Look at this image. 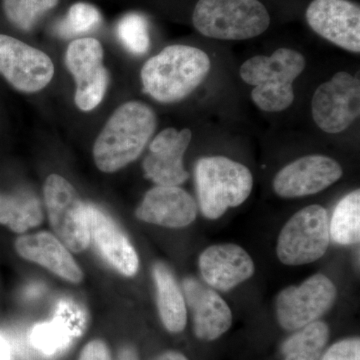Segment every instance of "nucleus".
<instances>
[{"label":"nucleus","mask_w":360,"mask_h":360,"mask_svg":"<svg viewBox=\"0 0 360 360\" xmlns=\"http://www.w3.org/2000/svg\"><path fill=\"white\" fill-rule=\"evenodd\" d=\"M117 35L127 51L136 56L146 53L149 49L148 23L142 14L129 13L117 25Z\"/></svg>","instance_id":"bb28decb"},{"label":"nucleus","mask_w":360,"mask_h":360,"mask_svg":"<svg viewBox=\"0 0 360 360\" xmlns=\"http://www.w3.org/2000/svg\"><path fill=\"white\" fill-rule=\"evenodd\" d=\"M44 198L54 231L70 250H84L89 245L85 205L70 182L58 174L47 177Z\"/></svg>","instance_id":"1a4fd4ad"},{"label":"nucleus","mask_w":360,"mask_h":360,"mask_svg":"<svg viewBox=\"0 0 360 360\" xmlns=\"http://www.w3.org/2000/svg\"><path fill=\"white\" fill-rule=\"evenodd\" d=\"M42 286L39 285V284H33V285L30 286L27 288V290L25 291V295L27 297H37V296H39L42 293Z\"/></svg>","instance_id":"72a5a7b5"},{"label":"nucleus","mask_w":360,"mask_h":360,"mask_svg":"<svg viewBox=\"0 0 360 360\" xmlns=\"http://www.w3.org/2000/svg\"><path fill=\"white\" fill-rule=\"evenodd\" d=\"M118 360H139V357H137L134 349L127 347L123 348L122 352H120Z\"/></svg>","instance_id":"473e14b6"},{"label":"nucleus","mask_w":360,"mask_h":360,"mask_svg":"<svg viewBox=\"0 0 360 360\" xmlns=\"http://www.w3.org/2000/svg\"><path fill=\"white\" fill-rule=\"evenodd\" d=\"M336 296L335 283L324 274H314L300 285L290 286L279 292L276 304L277 321L286 330L302 329L326 314Z\"/></svg>","instance_id":"0eeeda50"},{"label":"nucleus","mask_w":360,"mask_h":360,"mask_svg":"<svg viewBox=\"0 0 360 360\" xmlns=\"http://www.w3.org/2000/svg\"><path fill=\"white\" fill-rule=\"evenodd\" d=\"M193 22L210 39L246 40L266 32L270 16L259 0H198Z\"/></svg>","instance_id":"39448f33"},{"label":"nucleus","mask_w":360,"mask_h":360,"mask_svg":"<svg viewBox=\"0 0 360 360\" xmlns=\"http://www.w3.org/2000/svg\"><path fill=\"white\" fill-rule=\"evenodd\" d=\"M307 61L300 52L279 49L271 56H253L241 65L240 77L252 85L251 99L260 110L281 112L295 101L292 84L304 70Z\"/></svg>","instance_id":"7ed1b4c3"},{"label":"nucleus","mask_w":360,"mask_h":360,"mask_svg":"<svg viewBox=\"0 0 360 360\" xmlns=\"http://www.w3.org/2000/svg\"><path fill=\"white\" fill-rule=\"evenodd\" d=\"M41 205L32 193L0 194V224L11 231L25 232L42 221Z\"/></svg>","instance_id":"412c9836"},{"label":"nucleus","mask_w":360,"mask_h":360,"mask_svg":"<svg viewBox=\"0 0 360 360\" xmlns=\"http://www.w3.org/2000/svg\"><path fill=\"white\" fill-rule=\"evenodd\" d=\"M191 130L177 131L169 127L162 130L149 146V153L143 161L146 176L158 186H179L188 179L184 167V155L191 141Z\"/></svg>","instance_id":"4468645a"},{"label":"nucleus","mask_w":360,"mask_h":360,"mask_svg":"<svg viewBox=\"0 0 360 360\" xmlns=\"http://www.w3.org/2000/svg\"><path fill=\"white\" fill-rule=\"evenodd\" d=\"M156 115L146 103L129 101L110 116L94 146L96 167L103 172H115L141 155L155 134Z\"/></svg>","instance_id":"f03ea898"},{"label":"nucleus","mask_w":360,"mask_h":360,"mask_svg":"<svg viewBox=\"0 0 360 360\" xmlns=\"http://www.w3.org/2000/svg\"><path fill=\"white\" fill-rule=\"evenodd\" d=\"M0 360H13L11 345L1 333H0Z\"/></svg>","instance_id":"7c9ffc66"},{"label":"nucleus","mask_w":360,"mask_h":360,"mask_svg":"<svg viewBox=\"0 0 360 360\" xmlns=\"http://www.w3.org/2000/svg\"><path fill=\"white\" fill-rule=\"evenodd\" d=\"M312 117L326 134H340L359 117V78L347 71H338L328 82L315 90L312 97Z\"/></svg>","instance_id":"6e6552de"},{"label":"nucleus","mask_w":360,"mask_h":360,"mask_svg":"<svg viewBox=\"0 0 360 360\" xmlns=\"http://www.w3.org/2000/svg\"><path fill=\"white\" fill-rule=\"evenodd\" d=\"M321 360H360L359 338L338 341L326 350Z\"/></svg>","instance_id":"c85d7f7f"},{"label":"nucleus","mask_w":360,"mask_h":360,"mask_svg":"<svg viewBox=\"0 0 360 360\" xmlns=\"http://www.w3.org/2000/svg\"><path fill=\"white\" fill-rule=\"evenodd\" d=\"M210 68L207 54L198 47L170 45L146 61L141 82L144 91L158 103H177L202 84Z\"/></svg>","instance_id":"f257e3e1"},{"label":"nucleus","mask_w":360,"mask_h":360,"mask_svg":"<svg viewBox=\"0 0 360 360\" xmlns=\"http://www.w3.org/2000/svg\"><path fill=\"white\" fill-rule=\"evenodd\" d=\"M201 276L213 290H231L255 274L252 258L232 243L210 246L200 257Z\"/></svg>","instance_id":"dca6fc26"},{"label":"nucleus","mask_w":360,"mask_h":360,"mask_svg":"<svg viewBox=\"0 0 360 360\" xmlns=\"http://www.w3.org/2000/svg\"><path fill=\"white\" fill-rule=\"evenodd\" d=\"M329 243L326 208L317 205L307 206L284 224L277 240V257L290 266L312 264L326 255Z\"/></svg>","instance_id":"423d86ee"},{"label":"nucleus","mask_w":360,"mask_h":360,"mask_svg":"<svg viewBox=\"0 0 360 360\" xmlns=\"http://www.w3.org/2000/svg\"><path fill=\"white\" fill-rule=\"evenodd\" d=\"M65 65L77 82V108L82 111L94 110L103 101L108 84L103 45L91 37L73 40L66 51Z\"/></svg>","instance_id":"9d476101"},{"label":"nucleus","mask_w":360,"mask_h":360,"mask_svg":"<svg viewBox=\"0 0 360 360\" xmlns=\"http://www.w3.org/2000/svg\"><path fill=\"white\" fill-rule=\"evenodd\" d=\"M342 176L340 163L324 155H307L279 170L274 189L283 198H303L321 193Z\"/></svg>","instance_id":"ddd939ff"},{"label":"nucleus","mask_w":360,"mask_h":360,"mask_svg":"<svg viewBox=\"0 0 360 360\" xmlns=\"http://www.w3.org/2000/svg\"><path fill=\"white\" fill-rule=\"evenodd\" d=\"M184 290L193 312L194 333L200 340H217L231 328V310L217 291L194 278L184 281Z\"/></svg>","instance_id":"a211bd4d"},{"label":"nucleus","mask_w":360,"mask_h":360,"mask_svg":"<svg viewBox=\"0 0 360 360\" xmlns=\"http://www.w3.org/2000/svg\"><path fill=\"white\" fill-rule=\"evenodd\" d=\"M77 338L79 336L65 321L54 316L51 321L35 326L30 333V341L42 354L54 356L66 352Z\"/></svg>","instance_id":"b1692460"},{"label":"nucleus","mask_w":360,"mask_h":360,"mask_svg":"<svg viewBox=\"0 0 360 360\" xmlns=\"http://www.w3.org/2000/svg\"><path fill=\"white\" fill-rule=\"evenodd\" d=\"M15 245L18 252L25 259L37 262L72 283L82 281V270L70 251L52 234L40 232L22 236L16 240Z\"/></svg>","instance_id":"6ab92c4d"},{"label":"nucleus","mask_w":360,"mask_h":360,"mask_svg":"<svg viewBox=\"0 0 360 360\" xmlns=\"http://www.w3.org/2000/svg\"><path fill=\"white\" fill-rule=\"evenodd\" d=\"M79 360H111L110 352L103 341L94 340L84 348Z\"/></svg>","instance_id":"c756f323"},{"label":"nucleus","mask_w":360,"mask_h":360,"mask_svg":"<svg viewBox=\"0 0 360 360\" xmlns=\"http://www.w3.org/2000/svg\"><path fill=\"white\" fill-rule=\"evenodd\" d=\"M155 360H188L184 356V354H179L176 352H168L165 354L160 355L158 359Z\"/></svg>","instance_id":"2f4dec72"},{"label":"nucleus","mask_w":360,"mask_h":360,"mask_svg":"<svg viewBox=\"0 0 360 360\" xmlns=\"http://www.w3.org/2000/svg\"><path fill=\"white\" fill-rule=\"evenodd\" d=\"M330 238L338 245H352L360 239V191L347 194L338 203L329 222Z\"/></svg>","instance_id":"5701e85b"},{"label":"nucleus","mask_w":360,"mask_h":360,"mask_svg":"<svg viewBox=\"0 0 360 360\" xmlns=\"http://www.w3.org/2000/svg\"><path fill=\"white\" fill-rule=\"evenodd\" d=\"M311 30L345 51L360 52V8L349 0H312L307 9Z\"/></svg>","instance_id":"f8f14e48"},{"label":"nucleus","mask_w":360,"mask_h":360,"mask_svg":"<svg viewBox=\"0 0 360 360\" xmlns=\"http://www.w3.org/2000/svg\"><path fill=\"white\" fill-rule=\"evenodd\" d=\"M103 18L98 9L92 4L77 2L68 11V16L59 23L58 32L60 37H70L94 32L101 25Z\"/></svg>","instance_id":"a878e982"},{"label":"nucleus","mask_w":360,"mask_h":360,"mask_svg":"<svg viewBox=\"0 0 360 360\" xmlns=\"http://www.w3.org/2000/svg\"><path fill=\"white\" fill-rule=\"evenodd\" d=\"M0 75L14 89L33 94L51 82L54 65L44 52L14 37L0 34Z\"/></svg>","instance_id":"9b49d317"},{"label":"nucleus","mask_w":360,"mask_h":360,"mask_svg":"<svg viewBox=\"0 0 360 360\" xmlns=\"http://www.w3.org/2000/svg\"><path fill=\"white\" fill-rule=\"evenodd\" d=\"M158 291V307L163 326L170 333H181L186 326V303L174 276L165 264L153 269Z\"/></svg>","instance_id":"aec40b11"},{"label":"nucleus","mask_w":360,"mask_h":360,"mask_svg":"<svg viewBox=\"0 0 360 360\" xmlns=\"http://www.w3.org/2000/svg\"><path fill=\"white\" fill-rule=\"evenodd\" d=\"M194 172L201 212L208 219H219L229 208L243 205L252 191L250 170L224 156L200 158Z\"/></svg>","instance_id":"20e7f679"},{"label":"nucleus","mask_w":360,"mask_h":360,"mask_svg":"<svg viewBox=\"0 0 360 360\" xmlns=\"http://www.w3.org/2000/svg\"><path fill=\"white\" fill-rule=\"evenodd\" d=\"M59 0H4L2 7L7 20L20 30H32L42 14L54 8Z\"/></svg>","instance_id":"393cba45"},{"label":"nucleus","mask_w":360,"mask_h":360,"mask_svg":"<svg viewBox=\"0 0 360 360\" xmlns=\"http://www.w3.org/2000/svg\"><path fill=\"white\" fill-rule=\"evenodd\" d=\"M89 238L104 259L125 276H134L139 267V255L129 238L110 215L101 208L85 205Z\"/></svg>","instance_id":"2eb2a0df"},{"label":"nucleus","mask_w":360,"mask_h":360,"mask_svg":"<svg viewBox=\"0 0 360 360\" xmlns=\"http://www.w3.org/2000/svg\"><path fill=\"white\" fill-rule=\"evenodd\" d=\"M198 206L193 196L179 186H158L144 196L136 217L144 222L181 229L193 224Z\"/></svg>","instance_id":"f3484780"},{"label":"nucleus","mask_w":360,"mask_h":360,"mask_svg":"<svg viewBox=\"0 0 360 360\" xmlns=\"http://www.w3.org/2000/svg\"><path fill=\"white\" fill-rule=\"evenodd\" d=\"M54 316L65 321L78 335L84 333L86 317L84 310L77 303L70 300H59L56 305Z\"/></svg>","instance_id":"cd10ccee"},{"label":"nucleus","mask_w":360,"mask_h":360,"mask_svg":"<svg viewBox=\"0 0 360 360\" xmlns=\"http://www.w3.org/2000/svg\"><path fill=\"white\" fill-rule=\"evenodd\" d=\"M328 338V324L312 322L283 343V360H321Z\"/></svg>","instance_id":"4be33fe9"}]
</instances>
